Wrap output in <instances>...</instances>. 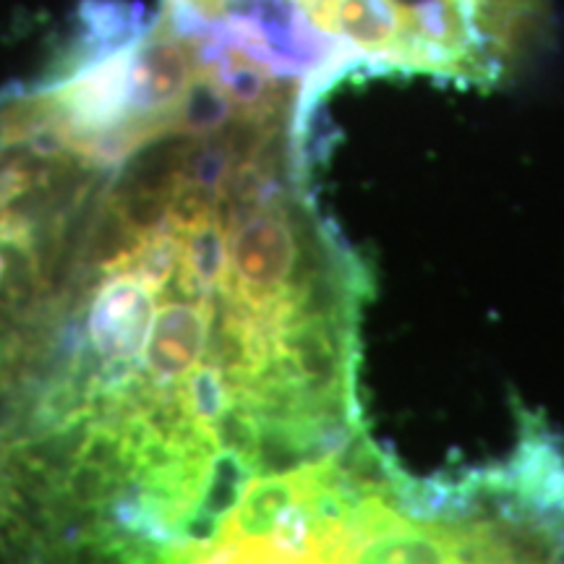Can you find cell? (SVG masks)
Segmentation results:
<instances>
[{"label":"cell","instance_id":"6da1fadb","mask_svg":"<svg viewBox=\"0 0 564 564\" xmlns=\"http://www.w3.org/2000/svg\"><path fill=\"white\" fill-rule=\"evenodd\" d=\"M484 3L507 37L520 47L531 45L546 19V0H484Z\"/></svg>","mask_w":564,"mask_h":564},{"label":"cell","instance_id":"7a4b0ae2","mask_svg":"<svg viewBox=\"0 0 564 564\" xmlns=\"http://www.w3.org/2000/svg\"><path fill=\"white\" fill-rule=\"evenodd\" d=\"M3 285H6V253H3V246H0V322L13 324L11 319H6L3 314Z\"/></svg>","mask_w":564,"mask_h":564}]
</instances>
